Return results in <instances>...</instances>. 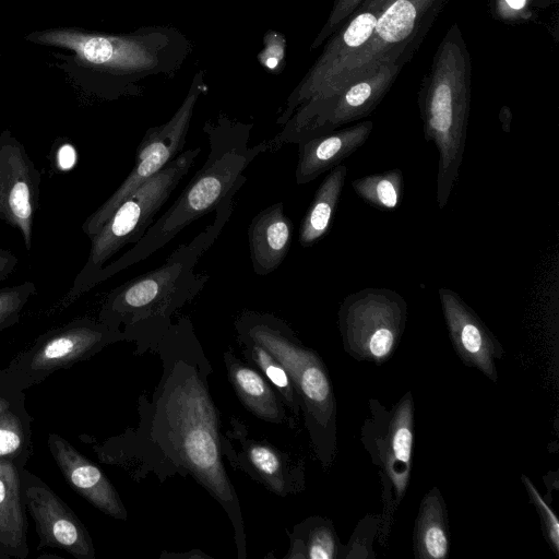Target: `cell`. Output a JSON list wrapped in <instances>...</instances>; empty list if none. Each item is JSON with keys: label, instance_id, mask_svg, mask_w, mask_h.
<instances>
[{"label": "cell", "instance_id": "603a6c76", "mask_svg": "<svg viewBox=\"0 0 559 559\" xmlns=\"http://www.w3.org/2000/svg\"><path fill=\"white\" fill-rule=\"evenodd\" d=\"M346 175L347 167L340 164L329 170L319 186L299 227L298 241L302 247H311L329 231Z\"/></svg>", "mask_w": 559, "mask_h": 559}, {"label": "cell", "instance_id": "30bf717a", "mask_svg": "<svg viewBox=\"0 0 559 559\" xmlns=\"http://www.w3.org/2000/svg\"><path fill=\"white\" fill-rule=\"evenodd\" d=\"M126 341L124 334L98 319L76 318L39 335L0 369V381L21 390L39 384L61 369L88 360L105 347Z\"/></svg>", "mask_w": 559, "mask_h": 559}, {"label": "cell", "instance_id": "8fae6325", "mask_svg": "<svg viewBox=\"0 0 559 559\" xmlns=\"http://www.w3.org/2000/svg\"><path fill=\"white\" fill-rule=\"evenodd\" d=\"M407 321V305L396 292L365 288L342 301L337 322L344 350L358 361L386 362L395 353Z\"/></svg>", "mask_w": 559, "mask_h": 559}, {"label": "cell", "instance_id": "6da1fadb", "mask_svg": "<svg viewBox=\"0 0 559 559\" xmlns=\"http://www.w3.org/2000/svg\"><path fill=\"white\" fill-rule=\"evenodd\" d=\"M155 353L162 374L151 399H139V424L93 445L98 457L160 481L191 476L228 515L238 558L247 557L240 502L223 463L218 414L210 393L212 366L188 318L173 322Z\"/></svg>", "mask_w": 559, "mask_h": 559}, {"label": "cell", "instance_id": "e575fe53", "mask_svg": "<svg viewBox=\"0 0 559 559\" xmlns=\"http://www.w3.org/2000/svg\"><path fill=\"white\" fill-rule=\"evenodd\" d=\"M506 1L514 10H520L525 4V0H506Z\"/></svg>", "mask_w": 559, "mask_h": 559}, {"label": "cell", "instance_id": "484cf974", "mask_svg": "<svg viewBox=\"0 0 559 559\" xmlns=\"http://www.w3.org/2000/svg\"><path fill=\"white\" fill-rule=\"evenodd\" d=\"M242 346V353L247 360L258 369L270 384L280 394L286 408L298 418L301 413V404L294 383L282 362L261 344L245 337L238 336Z\"/></svg>", "mask_w": 559, "mask_h": 559}, {"label": "cell", "instance_id": "44dd1931", "mask_svg": "<svg viewBox=\"0 0 559 559\" xmlns=\"http://www.w3.org/2000/svg\"><path fill=\"white\" fill-rule=\"evenodd\" d=\"M224 362L239 401L250 413L272 424L287 421L284 402L258 369L229 350L224 353Z\"/></svg>", "mask_w": 559, "mask_h": 559}, {"label": "cell", "instance_id": "9a60e30c", "mask_svg": "<svg viewBox=\"0 0 559 559\" xmlns=\"http://www.w3.org/2000/svg\"><path fill=\"white\" fill-rule=\"evenodd\" d=\"M222 452L236 469L281 497L301 488V467L267 441L248 437L246 426L236 418L222 433Z\"/></svg>", "mask_w": 559, "mask_h": 559}, {"label": "cell", "instance_id": "52a82bcc", "mask_svg": "<svg viewBox=\"0 0 559 559\" xmlns=\"http://www.w3.org/2000/svg\"><path fill=\"white\" fill-rule=\"evenodd\" d=\"M201 147L178 154L158 174L147 179L115 210L102 227L90 237L87 260L72 287L62 298L63 310L94 287V280L105 263L124 246L139 242L173 191L190 170Z\"/></svg>", "mask_w": 559, "mask_h": 559}, {"label": "cell", "instance_id": "836d02e7", "mask_svg": "<svg viewBox=\"0 0 559 559\" xmlns=\"http://www.w3.org/2000/svg\"><path fill=\"white\" fill-rule=\"evenodd\" d=\"M19 259L10 250L0 247V282L7 280L15 270Z\"/></svg>", "mask_w": 559, "mask_h": 559}, {"label": "cell", "instance_id": "7402d4cb", "mask_svg": "<svg viewBox=\"0 0 559 559\" xmlns=\"http://www.w3.org/2000/svg\"><path fill=\"white\" fill-rule=\"evenodd\" d=\"M416 559H444L450 550L448 508L438 487L423 497L413 531Z\"/></svg>", "mask_w": 559, "mask_h": 559}, {"label": "cell", "instance_id": "f1b7e54d", "mask_svg": "<svg viewBox=\"0 0 559 559\" xmlns=\"http://www.w3.org/2000/svg\"><path fill=\"white\" fill-rule=\"evenodd\" d=\"M521 480L540 520L543 536L554 554L559 557V520L531 479L522 474Z\"/></svg>", "mask_w": 559, "mask_h": 559}, {"label": "cell", "instance_id": "5bb4252c", "mask_svg": "<svg viewBox=\"0 0 559 559\" xmlns=\"http://www.w3.org/2000/svg\"><path fill=\"white\" fill-rule=\"evenodd\" d=\"M41 175L11 130L0 133V221L21 233L32 249Z\"/></svg>", "mask_w": 559, "mask_h": 559}, {"label": "cell", "instance_id": "ffe728a7", "mask_svg": "<svg viewBox=\"0 0 559 559\" xmlns=\"http://www.w3.org/2000/svg\"><path fill=\"white\" fill-rule=\"evenodd\" d=\"M21 468L0 460V559H26L29 552Z\"/></svg>", "mask_w": 559, "mask_h": 559}, {"label": "cell", "instance_id": "ba28073f", "mask_svg": "<svg viewBox=\"0 0 559 559\" xmlns=\"http://www.w3.org/2000/svg\"><path fill=\"white\" fill-rule=\"evenodd\" d=\"M449 0H389L368 41L328 81L318 95L290 118L304 117L350 83L389 61L406 63L416 52Z\"/></svg>", "mask_w": 559, "mask_h": 559}, {"label": "cell", "instance_id": "4316f807", "mask_svg": "<svg viewBox=\"0 0 559 559\" xmlns=\"http://www.w3.org/2000/svg\"><path fill=\"white\" fill-rule=\"evenodd\" d=\"M352 187L370 205L380 210H394L403 199L404 178L400 169H391L357 178Z\"/></svg>", "mask_w": 559, "mask_h": 559}, {"label": "cell", "instance_id": "7c38bea8", "mask_svg": "<svg viewBox=\"0 0 559 559\" xmlns=\"http://www.w3.org/2000/svg\"><path fill=\"white\" fill-rule=\"evenodd\" d=\"M206 90L204 71L199 70L170 119L146 130L136 148L135 164L130 174L82 224V230L88 238L102 227L123 200L182 152L195 105Z\"/></svg>", "mask_w": 559, "mask_h": 559}, {"label": "cell", "instance_id": "83f0119b", "mask_svg": "<svg viewBox=\"0 0 559 559\" xmlns=\"http://www.w3.org/2000/svg\"><path fill=\"white\" fill-rule=\"evenodd\" d=\"M36 294L33 282L0 288V332L16 324L31 298Z\"/></svg>", "mask_w": 559, "mask_h": 559}, {"label": "cell", "instance_id": "cb8c5ba5", "mask_svg": "<svg viewBox=\"0 0 559 559\" xmlns=\"http://www.w3.org/2000/svg\"><path fill=\"white\" fill-rule=\"evenodd\" d=\"M289 559H337L342 549L333 523L322 516H310L297 524L288 534Z\"/></svg>", "mask_w": 559, "mask_h": 559}, {"label": "cell", "instance_id": "8992f818", "mask_svg": "<svg viewBox=\"0 0 559 559\" xmlns=\"http://www.w3.org/2000/svg\"><path fill=\"white\" fill-rule=\"evenodd\" d=\"M238 336L271 352L287 370L301 404V414L314 454L325 468L336 454V400L325 364L305 346L282 319L245 311L235 321Z\"/></svg>", "mask_w": 559, "mask_h": 559}, {"label": "cell", "instance_id": "4dcf8cb0", "mask_svg": "<svg viewBox=\"0 0 559 559\" xmlns=\"http://www.w3.org/2000/svg\"><path fill=\"white\" fill-rule=\"evenodd\" d=\"M380 515H368L361 520L352 536L350 543L343 547L342 558H357L358 550L362 551V558L370 557L368 551L371 550L372 538L379 531V528H371L380 526Z\"/></svg>", "mask_w": 559, "mask_h": 559}, {"label": "cell", "instance_id": "d4e9b609", "mask_svg": "<svg viewBox=\"0 0 559 559\" xmlns=\"http://www.w3.org/2000/svg\"><path fill=\"white\" fill-rule=\"evenodd\" d=\"M32 423L26 400L0 414V460L26 466L34 452Z\"/></svg>", "mask_w": 559, "mask_h": 559}, {"label": "cell", "instance_id": "277c9868", "mask_svg": "<svg viewBox=\"0 0 559 559\" xmlns=\"http://www.w3.org/2000/svg\"><path fill=\"white\" fill-rule=\"evenodd\" d=\"M252 126L225 115L204 123L203 131L210 144L205 163L174 203L152 223L142 239L99 271L94 286L145 260L185 227L214 211L225 197L240 190L247 180V167L258 155L270 150L267 141L250 145Z\"/></svg>", "mask_w": 559, "mask_h": 559}, {"label": "cell", "instance_id": "f546056e", "mask_svg": "<svg viewBox=\"0 0 559 559\" xmlns=\"http://www.w3.org/2000/svg\"><path fill=\"white\" fill-rule=\"evenodd\" d=\"M286 49V36L278 31L269 29L263 35V47L258 52V62L265 71L280 74L285 69Z\"/></svg>", "mask_w": 559, "mask_h": 559}, {"label": "cell", "instance_id": "4fadbf2b", "mask_svg": "<svg viewBox=\"0 0 559 559\" xmlns=\"http://www.w3.org/2000/svg\"><path fill=\"white\" fill-rule=\"evenodd\" d=\"M25 509L39 538L37 550L58 548L75 559H95L91 535L74 511L37 475L21 468Z\"/></svg>", "mask_w": 559, "mask_h": 559}, {"label": "cell", "instance_id": "3957f363", "mask_svg": "<svg viewBox=\"0 0 559 559\" xmlns=\"http://www.w3.org/2000/svg\"><path fill=\"white\" fill-rule=\"evenodd\" d=\"M233 192L216 206L215 217L191 241L179 246L158 267L114 288L98 320L124 334L136 354L155 353L173 324L174 314L191 301L209 281L194 272L202 254L215 242L234 211Z\"/></svg>", "mask_w": 559, "mask_h": 559}, {"label": "cell", "instance_id": "1f68e13d", "mask_svg": "<svg viewBox=\"0 0 559 559\" xmlns=\"http://www.w3.org/2000/svg\"><path fill=\"white\" fill-rule=\"evenodd\" d=\"M361 2L362 0H334L328 20L312 41L310 49L321 46Z\"/></svg>", "mask_w": 559, "mask_h": 559}, {"label": "cell", "instance_id": "e0dca14e", "mask_svg": "<svg viewBox=\"0 0 559 559\" xmlns=\"http://www.w3.org/2000/svg\"><path fill=\"white\" fill-rule=\"evenodd\" d=\"M47 445L67 484L94 508L117 520H127V510L105 473L73 444L49 432Z\"/></svg>", "mask_w": 559, "mask_h": 559}, {"label": "cell", "instance_id": "d6986e66", "mask_svg": "<svg viewBox=\"0 0 559 559\" xmlns=\"http://www.w3.org/2000/svg\"><path fill=\"white\" fill-rule=\"evenodd\" d=\"M293 229L283 202L273 203L254 215L248 227V242L257 275H267L282 264L290 248Z\"/></svg>", "mask_w": 559, "mask_h": 559}, {"label": "cell", "instance_id": "2e32d148", "mask_svg": "<svg viewBox=\"0 0 559 559\" xmlns=\"http://www.w3.org/2000/svg\"><path fill=\"white\" fill-rule=\"evenodd\" d=\"M438 295L454 352L467 367L497 383V361L504 356L503 346L456 292L441 287Z\"/></svg>", "mask_w": 559, "mask_h": 559}, {"label": "cell", "instance_id": "9c48e42d", "mask_svg": "<svg viewBox=\"0 0 559 559\" xmlns=\"http://www.w3.org/2000/svg\"><path fill=\"white\" fill-rule=\"evenodd\" d=\"M368 409L369 416L360 428V441L379 471L383 512L378 534L379 542L384 544L395 511L411 481L415 436L414 397L407 391L391 408L377 399H369Z\"/></svg>", "mask_w": 559, "mask_h": 559}, {"label": "cell", "instance_id": "7a4b0ae2", "mask_svg": "<svg viewBox=\"0 0 559 559\" xmlns=\"http://www.w3.org/2000/svg\"><path fill=\"white\" fill-rule=\"evenodd\" d=\"M29 43L72 52L62 69L84 92L105 100L142 95L148 83L171 79L191 52L189 38L174 26H142L130 33L51 27L25 35Z\"/></svg>", "mask_w": 559, "mask_h": 559}, {"label": "cell", "instance_id": "d6a6232c", "mask_svg": "<svg viewBox=\"0 0 559 559\" xmlns=\"http://www.w3.org/2000/svg\"><path fill=\"white\" fill-rule=\"evenodd\" d=\"M23 400H26L24 390L0 381V414Z\"/></svg>", "mask_w": 559, "mask_h": 559}, {"label": "cell", "instance_id": "5b68a950", "mask_svg": "<svg viewBox=\"0 0 559 559\" xmlns=\"http://www.w3.org/2000/svg\"><path fill=\"white\" fill-rule=\"evenodd\" d=\"M471 58L457 25H452L433 56L418 93L427 142L438 153L436 200L444 209L457 181L471 111Z\"/></svg>", "mask_w": 559, "mask_h": 559}, {"label": "cell", "instance_id": "ac0fdd59", "mask_svg": "<svg viewBox=\"0 0 559 559\" xmlns=\"http://www.w3.org/2000/svg\"><path fill=\"white\" fill-rule=\"evenodd\" d=\"M372 129V121H362L300 141L295 171L297 185L308 183L340 165L364 145Z\"/></svg>", "mask_w": 559, "mask_h": 559}]
</instances>
